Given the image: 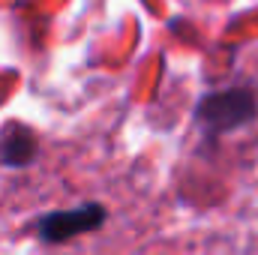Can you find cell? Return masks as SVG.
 <instances>
[{
  "mask_svg": "<svg viewBox=\"0 0 258 255\" xmlns=\"http://www.w3.org/2000/svg\"><path fill=\"white\" fill-rule=\"evenodd\" d=\"M255 114H258V99H255V93L246 90V87L210 93L198 105V120L204 123V129L210 135L246 126L249 120H255Z\"/></svg>",
  "mask_w": 258,
  "mask_h": 255,
  "instance_id": "cell-1",
  "label": "cell"
},
{
  "mask_svg": "<svg viewBox=\"0 0 258 255\" xmlns=\"http://www.w3.org/2000/svg\"><path fill=\"white\" fill-rule=\"evenodd\" d=\"M99 225V210L96 207H81V210H66V213H54L42 222V234L45 240H69L78 231H87Z\"/></svg>",
  "mask_w": 258,
  "mask_h": 255,
  "instance_id": "cell-2",
  "label": "cell"
}]
</instances>
